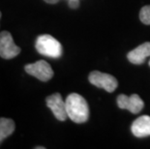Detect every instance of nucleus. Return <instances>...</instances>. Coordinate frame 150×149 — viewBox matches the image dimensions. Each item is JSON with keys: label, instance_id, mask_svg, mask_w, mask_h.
Instances as JSON below:
<instances>
[{"label": "nucleus", "instance_id": "1", "mask_svg": "<svg viewBox=\"0 0 150 149\" xmlns=\"http://www.w3.org/2000/svg\"><path fill=\"white\" fill-rule=\"evenodd\" d=\"M66 110L68 117L75 123H84L89 118L88 104L82 96L72 93L66 98Z\"/></svg>", "mask_w": 150, "mask_h": 149}, {"label": "nucleus", "instance_id": "2", "mask_svg": "<svg viewBox=\"0 0 150 149\" xmlns=\"http://www.w3.org/2000/svg\"><path fill=\"white\" fill-rule=\"evenodd\" d=\"M37 52L47 57L58 58L62 54V46L55 38L50 35H41L35 44Z\"/></svg>", "mask_w": 150, "mask_h": 149}, {"label": "nucleus", "instance_id": "3", "mask_svg": "<svg viewBox=\"0 0 150 149\" xmlns=\"http://www.w3.org/2000/svg\"><path fill=\"white\" fill-rule=\"evenodd\" d=\"M25 72L33 76L41 81H49L53 77V71L50 65L45 60H38L32 64H27L24 67Z\"/></svg>", "mask_w": 150, "mask_h": 149}, {"label": "nucleus", "instance_id": "4", "mask_svg": "<svg viewBox=\"0 0 150 149\" xmlns=\"http://www.w3.org/2000/svg\"><path fill=\"white\" fill-rule=\"evenodd\" d=\"M88 78L91 84L99 88H103L110 93L115 90L118 85V81L113 76L106 74V73H101L99 71L91 72Z\"/></svg>", "mask_w": 150, "mask_h": 149}, {"label": "nucleus", "instance_id": "5", "mask_svg": "<svg viewBox=\"0 0 150 149\" xmlns=\"http://www.w3.org/2000/svg\"><path fill=\"white\" fill-rule=\"evenodd\" d=\"M21 50V47L15 44L10 32L2 31L0 33V56L3 59L14 58L20 54Z\"/></svg>", "mask_w": 150, "mask_h": 149}, {"label": "nucleus", "instance_id": "6", "mask_svg": "<svg viewBox=\"0 0 150 149\" xmlns=\"http://www.w3.org/2000/svg\"><path fill=\"white\" fill-rule=\"evenodd\" d=\"M117 105L119 109H127L134 114L140 112L144 107L142 99L137 94H133L131 96H127L124 94L119 95L117 97Z\"/></svg>", "mask_w": 150, "mask_h": 149}, {"label": "nucleus", "instance_id": "7", "mask_svg": "<svg viewBox=\"0 0 150 149\" xmlns=\"http://www.w3.org/2000/svg\"><path fill=\"white\" fill-rule=\"evenodd\" d=\"M47 106L52 109L53 115L59 121H65L68 117L66 110V104L59 93H54L46 99Z\"/></svg>", "mask_w": 150, "mask_h": 149}, {"label": "nucleus", "instance_id": "8", "mask_svg": "<svg viewBox=\"0 0 150 149\" xmlns=\"http://www.w3.org/2000/svg\"><path fill=\"white\" fill-rule=\"evenodd\" d=\"M150 56V42L143 43L135 49L131 50L127 55L128 60L133 64L139 65L145 62V59Z\"/></svg>", "mask_w": 150, "mask_h": 149}, {"label": "nucleus", "instance_id": "9", "mask_svg": "<svg viewBox=\"0 0 150 149\" xmlns=\"http://www.w3.org/2000/svg\"><path fill=\"white\" fill-rule=\"evenodd\" d=\"M133 135L137 138H145L150 136V116L142 115L137 118L131 127Z\"/></svg>", "mask_w": 150, "mask_h": 149}, {"label": "nucleus", "instance_id": "10", "mask_svg": "<svg viewBox=\"0 0 150 149\" xmlns=\"http://www.w3.org/2000/svg\"><path fill=\"white\" fill-rule=\"evenodd\" d=\"M15 128L16 125L13 119L4 118V117L0 118V144L14 133Z\"/></svg>", "mask_w": 150, "mask_h": 149}, {"label": "nucleus", "instance_id": "11", "mask_svg": "<svg viewBox=\"0 0 150 149\" xmlns=\"http://www.w3.org/2000/svg\"><path fill=\"white\" fill-rule=\"evenodd\" d=\"M139 20L142 23L150 25V5L142 8L139 12Z\"/></svg>", "mask_w": 150, "mask_h": 149}, {"label": "nucleus", "instance_id": "12", "mask_svg": "<svg viewBox=\"0 0 150 149\" xmlns=\"http://www.w3.org/2000/svg\"><path fill=\"white\" fill-rule=\"evenodd\" d=\"M68 3L71 9H78L79 6V0H68Z\"/></svg>", "mask_w": 150, "mask_h": 149}, {"label": "nucleus", "instance_id": "13", "mask_svg": "<svg viewBox=\"0 0 150 149\" xmlns=\"http://www.w3.org/2000/svg\"><path fill=\"white\" fill-rule=\"evenodd\" d=\"M45 2L49 3V4H56L57 2L59 1V0H44Z\"/></svg>", "mask_w": 150, "mask_h": 149}, {"label": "nucleus", "instance_id": "14", "mask_svg": "<svg viewBox=\"0 0 150 149\" xmlns=\"http://www.w3.org/2000/svg\"><path fill=\"white\" fill-rule=\"evenodd\" d=\"M37 149H44L45 147H42V146H39V147H36Z\"/></svg>", "mask_w": 150, "mask_h": 149}, {"label": "nucleus", "instance_id": "15", "mask_svg": "<svg viewBox=\"0 0 150 149\" xmlns=\"http://www.w3.org/2000/svg\"><path fill=\"white\" fill-rule=\"evenodd\" d=\"M1 15H2V14H1V12H0V18H1Z\"/></svg>", "mask_w": 150, "mask_h": 149}, {"label": "nucleus", "instance_id": "16", "mask_svg": "<svg viewBox=\"0 0 150 149\" xmlns=\"http://www.w3.org/2000/svg\"><path fill=\"white\" fill-rule=\"evenodd\" d=\"M149 66H150V60H149Z\"/></svg>", "mask_w": 150, "mask_h": 149}]
</instances>
